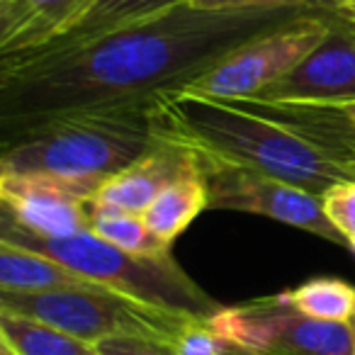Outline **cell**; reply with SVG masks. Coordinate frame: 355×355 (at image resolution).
Here are the masks:
<instances>
[{
  "label": "cell",
  "mask_w": 355,
  "mask_h": 355,
  "mask_svg": "<svg viewBox=\"0 0 355 355\" xmlns=\"http://www.w3.org/2000/svg\"><path fill=\"white\" fill-rule=\"evenodd\" d=\"M295 12H209L183 3L80 49L3 61V114L22 132L66 112L153 105Z\"/></svg>",
  "instance_id": "6da1fadb"
},
{
  "label": "cell",
  "mask_w": 355,
  "mask_h": 355,
  "mask_svg": "<svg viewBox=\"0 0 355 355\" xmlns=\"http://www.w3.org/2000/svg\"><path fill=\"white\" fill-rule=\"evenodd\" d=\"M156 132L224 161L321 195L355 180V158L314 134L300 117L258 114L246 103L166 93L151 105Z\"/></svg>",
  "instance_id": "7a4b0ae2"
},
{
  "label": "cell",
  "mask_w": 355,
  "mask_h": 355,
  "mask_svg": "<svg viewBox=\"0 0 355 355\" xmlns=\"http://www.w3.org/2000/svg\"><path fill=\"white\" fill-rule=\"evenodd\" d=\"M3 156L0 173L98 180L122 173L156 141L151 105L66 112L22 129Z\"/></svg>",
  "instance_id": "3957f363"
},
{
  "label": "cell",
  "mask_w": 355,
  "mask_h": 355,
  "mask_svg": "<svg viewBox=\"0 0 355 355\" xmlns=\"http://www.w3.org/2000/svg\"><path fill=\"white\" fill-rule=\"evenodd\" d=\"M0 232H3L0 241L42 253V256L83 275L85 280L95 282L105 290L139 300L144 304L205 321L224 309L207 292L200 290L195 280L185 275V270L178 266L173 256L127 253L93 232H80L64 239L40 236V234L20 227L8 212H3Z\"/></svg>",
  "instance_id": "277c9868"
},
{
  "label": "cell",
  "mask_w": 355,
  "mask_h": 355,
  "mask_svg": "<svg viewBox=\"0 0 355 355\" xmlns=\"http://www.w3.org/2000/svg\"><path fill=\"white\" fill-rule=\"evenodd\" d=\"M0 311L44 321L85 343H103L122 336L175 340L185 326L200 321L144 304L105 287L51 292H0ZM205 321V319H202Z\"/></svg>",
  "instance_id": "5b68a950"
},
{
  "label": "cell",
  "mask_w": 355,
  "mask_h": 355,
  "mask_svg": "<svg viewBox=\"0 0 355 355\" xmlns=\"http://www.w3.org/2000/svg\"><path fill=\"white\" fill-rule=\"evenodd\" d=\"M334 22L319 15H297L261 35L251 37L224 56L209 71L190 80L173 93L200 95V98L253 100L295 71L314 49L329 40Z\"/></svg>",
  "instance_id": "8992f818"
},
{
  "label": "cell",
  "mask_w": 355,
  "mask_h": 355,
  "mask_svg": "<svg viewBox=\"0 0 355 355\" xmlns=\"http://www.w3.org/2000/svg\"><path fill=\"white\" fill-rule=\"evenodd\" d=\"M207 324L229 343L263 355H355V319L348 324L311 319L280 295L224 306Z\"/></svg>",
  "instance_id": "52a82bcc"
},
{
  "label": "cell",
  "mask_w": 355,
  "mask_h": 355,
  "mask_svg": "<svg viewBox=\"0 0 355 355\" xmlns=\"http://www.w3.org/2000/svg\"><path fill=\"white\" fill-rule=\"evenodd\" d=\"M198 151V148H195ZM212 209L261 214L275 222L290 224L338 246H348L343 234L329 222L324 202L297 185L272 178L268 173L224 161L207 151H198Z\"/></svg>",
  "instance_id": "ba28073f"
},
{
  "label": "cell",
  "mask_w": 355,
  "mask_h": 355,
  "mask_svg": "<svg viewBox=\"0 0 355 355\" xmlns=\"http://www.w3.org/2000/svg\"><path fill=\"white\" fill-rule=\"evenodd\" d=\"M100 185L98 180L46 173H0V200L20 227L40 236L64 239L90 232L88 207Z\"/></svg>",
  "instance_id": "9c48e42d"
},
{
  "label": "cell",
  "mask_w": 355,
  "mask_h": 355,
  "mask_svg": "<svg viewBox=\"0 0 355 355\" xmlns=\"http://www.w3.org/2000/svg\"><path fill=\"white\" fill-rule=\"evenodd\" d=\"M241 103V100H239ZM253 103L297 107H345L355 105V25H334L329 40L295 71L263 90Z\"/></svg>",
  "instance_id": "30bf717a"
},
{
  "label": "cell",
  "mask_w": 355,
  "mask_h": 355,
  "mask_svg": "<svg viewBox=\"0 0 355 355\" xmlns=\"http://www.w3.org/2000/svg\"><path fill=\"white\" fill-rule=\"evenodd\" d=\"M200 168V156L193 146L156 132L153 146L122 173L100 185L93 202L117 207L132 214H144L163 188Z\"/></svg>",
  "instance_id": "8fae6325"
},
{
  "label": "cell",
  "mask_w": 355,
  "mask_h": 355,
  "mask_svg": "<svg viewBox=\"0 0 355 355\" xmlns=\"http://www.w3.org/2000/svg\"><path fill=\"white\" fill-rule=\"evenodd\" d=\"M95 0H0L3 59L35 54L71 30Z\"/></svg>",
  "instance_id": "7c38bea8"
},
{
  "label": "cell",
  "mask_w": 355,
  "mask_h": 355,
  "mask_svg": "<svg viewBox=\"0 0 355 355\" xmlns=\"http://www.w3.org/2000/svg\"><path fill=\"white\" fill-rule=\"evenodd\" d=\"M190 0H95L93 8L71 27L66 35L46 44L44 49L35 51V54L17 56V59H32V56H44V54H64V51H73L80 46L98 42L114 32H122L127 27H134L139 22H146L151 17H158L168 12L171 8L183 6ZM17 59H3V61H17Z\"/></svg>",
  "instance_id": "4fadbf2b"
},
{
  "label": "cell",
  "mask_w": 355,
  "mask_h": 355,
  "mask_svg": "<svg viewBox=\"0 0 355 355\" xmlns=\"http://www.w3.org/2000/svg\"><path fill=\"white\" fill-rule=\"evenodd\" d=\"M83 287L100 285L42 253L0 241V292H51Z\"/></svg>",
  "instance_id": "5bb4252c"
},
{
  "label": "cell",
  "mask_w": 355,
  "mask_h": 355,
  "mask_svg": "<svg viewBox=\"0 0 355 355\" xmlns=\"http://www.w3.org/2000/svg\"><path fill=\"white\" fill-rule=\"evenodd\" d=\"M207 207H209V193H207V183H205L202 166H200L198 171L178 178L168 188H163L141 217L144 224L148 227V232L156 234L161 241L173 246V241Z\"/></svg>",
  "instance_id": "9a60e30c"
},
{
  "label": "cell",
  "mask_w": 355,
  "mask_h": 355,
  "mask_svg": "<svg viewBox=\"0 0 355 355\" xmlns=\"http://www.w3.org/2000/svg\"><path fill=\"white\" fill-rule=\"evenodd\" d=\"M0 355H100L98 345L12 311H0Z\"/></svg>",
  "instance_id": "2e32d148"
},
{
  "label": "cell",
  "mask_w": 355,
  "mask_h": 355,
  "mask_svg": "<svg viewBox=\"0 0 355 355\" xmlns=\"http://www.w3.org/2000/svg\"><path fill=\"white\" fill-rule=\"evenodd\" d=\"M88 217L90 232L98 234L100 239H105L112 246L122 248V251L137 253V256H173V246L148 232L141 214H132L117 207H107V205L90 202Z\"/></svg>",
  "instance_id": "e0dca14e"
},
{
  "label": "cell",
  "mask_w": 355,
  "mask_h": 355,
  "mask_svg": "<svg viewBox=\"0 0 355 355\" xmlns=\"http://www.w3.org/2000/svg\"><path fill=\"white\" fill-rule=\"evenodd\" d=\"M282 300L297 311L319 321L348 324L355 319V287L334 277H316L290 292H282Z\"/></svg>",
  "instance_id": "ac0fdd59"
},
{
  "label": "cell",
  "mask_w": 355,
  "mask_h": 355,
  "mask_svg": "<svg viewBox=\"0 0 355 355\" xmlns=\"http://www.w3.org/2000/svg\"><path fill=\"white\" fill-rule=\"evenodd\" d=\"M321 202L329 222L343 234L350 246V241H355V180L336 183L321 195Z\"/></svg>",
  "instance_id": "d6986e66"
},
{
  "label": "cell",
  "mask_w": 355,
  "mask_h": 355,
  "mask_svg": "<svg viewBox=\"0 0 355 355\" xmlns=\"http://www.w3.org/2000/svg\"><path fill=\"white\" fill-rule=\"evenodd\" d=\"M100 355H178L171 340L144 338V336H122L98 343Z\"/></svg>",
  "instance_id": "ffe728a7"
},
{
  "label": "cell",
  "mask_w": 355,
  "mask_h": 355,
  "mask_svg": "<svg viewBox=\"0 0 355 355\" xmlns=\"http://www.w3.org/2000/svg\"><path fill=\"white\" fill-rule=\"evenodd\" d=\"M311 0H190L195 10L209 12H232V10H285L300 8Z\"/></svg>",
  "instance_id": "44dd1931"
},
{
  "label": "cell",
  "mask_w": 355,
  "mask_h": 355,
  "mask_svg": "<svg viewBox=\"0 0 355 355\" xmlns=\"http://www.w3.org/2000/svg\"><path fill=\"white\" fill-rule=\"evenodd\" d=\"M345 6V10H348V17H353L355 20V0H340Z\"/></svg>",
  "instance_id": "7402d4cb"
},
{
  "label": "cell",
  "mask_w": 355,
  "mask_h": 355,
  "mask_svg": "<svg viewBox=\"0 0 355 355\" xmlns=\"http://www.w3.org/2000/svg\"><path fill=\"white\" fill-rule=\"evenodd\" d=\"M348 248H350V251H355V241H350V246H348Z\"/></svg>",
  "instance_id": "603a6c76"
},
{
  "label": "cell",
  "mask_w": 355,
  "mask_h": 355,
  "mask_svg": "<svg viewBox=\"0 0 355 355\" xmlns=\"http://www.w3.org/2000/svg\"><path fill=\"white\" fill-rule=\"evenodd\" d=\"M350 20H353V17H350ZM353 25H355V20H353Z\"/></svg>",
  "instance_id": "cb8c5ba5"
}]
</instances>
